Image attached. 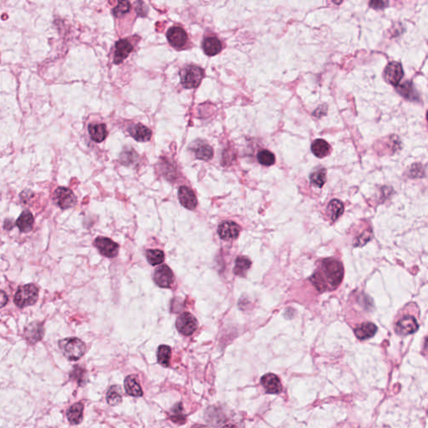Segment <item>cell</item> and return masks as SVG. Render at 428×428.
<instances>
[{
	"label": "cell",
	"mask_w": 428,
	"mask_h": 428,
	"mask_svg": "<svg viewBox=\"0 0 428 428\" xmlns=\"http://www.w3.org/2000/svg\"><path fill=\"white\" fill-rule=\"evenodd\" d=\"M168 42L176 49H181L185 46L189 40L186 31L179 26H173L168 29L167 34Z\"/></svg>",
	"instance_id": "obj_9"
},
{
	"label": "cell",
	"mask_w": 428,
	"mask_h": 428,
	"mask_svg": "<svg viewBox=\"0 0 428 428\" xmlns=\"http://www.w3.org/2000/svg\"><path fill=\"white\" fill-rule=\"evenodd\" d=\"M310 182L312 185L316 188H322L326 182V170L325 168H320L319 170L315 171L310 176Z\"/></svg>",
	"instance_id": "obj_34"
},
{
	"label": "cell",
	"mask_w": 428,
	"mask_h": 428,
	"mask_svg": "<svg viewBox=\"0 0 428 428\" xmlns=\"http://www.w3.org/2000/svg\"><path fill=\"white\" fill-rule=\"evenodd\" d=\"M372 237H373V232L372 229L366 230L362 234L356 237V239L354 241V246L361 247L365 245L366 243L372 240Z\"/></svg>",
	"instance_id": "obj_37"
},
{
	"label": "cell",
	"mask_w": 428,
	"mask_h": 428,
	"mask_svg": "<svg viewBox=\"0 0 428 428\" xmlns=\"http://www.w3.org/2000/svg\"><path fill=\"white\" fill-rule=\"evenodd\" d=\"M217 233L222 240L230 241L236 239L240 233V227L232 221H224L218 226Z\"/></svg>",
	"instance_id": "obj_12"
},
{
	"label": "cell",
	"mask_w": 428,
	"mask_h": 428,
	"mask_svg": "<svg viewBox=\"0 0 428 428\" xmlns=\"http://www.w3.org/2000/svg\"><path fill=\"white\" fill-rule=\"evenodd\" d=\"M133 50V46L127 39H120L116 42L114 53V63L119 65L124 61Z\"/></svg>",
	"instance_id": "obj_14"
},
{
	"label": "cell",
	"mask_w": 428,
	"mask_h": 428,
	"mask_svg": "<svg viewBox=\"0 0 428 428\" xmlns=\"http://www.w3.org/2000/svg\"><path fill=\"white\" fill-rule=\"evenodd\" d=\"M178 199L181 204L189 210H194L198 205L196 195L189 187L182 186L178 189Z\"/></svg>",
	"instance_id": "obj_16"
},
{
	"label": "cell",
	"mask_w": 428,
	"mask_h": 428,
	"mask_svg": "<svg viewBox=\"0 0 428 428\" xmlns=\"http://www.w3.org/2000/svg\"><path fill=\"white\" fill-rule=\"evenodd\" d=\"M89 133L92 141L102 142L107 137V130L105 124H92L89 126Z\"/></svg>",
	"instance_id": "obj_24"
},
{
	"label": "cell",
	"mask_w": 428,
	"mask_h": 428,
	"mask_svg": "<svg viewBox=\"0 0 428 428\" xmlns=\"http://www.w3.org/2000/svg\"><path fill=\"white\" fill-rule=\"evenodd\" d=\"M192 428H208L205 426L203 425H194Z\"/></svg>",
	"instance_id": "obj_43"
},
{
	"label": "cell",
	"mask_w": 428,
	"mask_h": 428,
	"mask_svg": "<svg viewBox=\"0 0 428 428\" xmlns=\"http://www.w3.org/2000/svg\"><path fill=\"white\" fill-rule=\"evenodd\" d=\"M204 51L209 56H214L222 51V44L216 37H208L203 44Z\"/></svg>",
	"instance_id": "obj_21"
},
{
	"label": "cell",
	"mask_w": 428,
	"mask_h": 428,
	"mask_svg": "<svg viewBox=\"0 0 428 428\" xmlns=\"http://www.w3.org/2000/svg\"><path fill=\"white\" fill-rule=\"evenodd\" d=\"M190 149L199 160H211L214 157V149L210 145L202 140H197L190 145Z\"/></svg>",
	"instance_id": "obj_11"
},
{
	"label": "cell",
	"mask_w": 428,
	"mask_h": 428,
	"mask_svg": "<svg viewBox=\"0 0 428 428\" xmlns=\"http://www.w3.org/2000/svg\"><path fill=\"white\" fill-rule=\"evenodd\" d=\"M222 428H234V427L231 424H227V425L223 426Z\"/></svg>",
	"instance_id": "obj_44"
},
{
	"label": "cell",
	"mask_w": 428,
	"mask_h": 428,
	"mask_svg": "<svg viewBox=\"0 0 428 428\" xmlns=\"http://www.w3.org/2000/svg\"><path fill=\"white\" fill-rule=\"evenodd\" d=\"M39 298V289L34 284H28L18 287L14 295V304L20 309L28 307L36 303Z\"/></svg>",
	"instance_id": "obj_3"
},
{
	"label": "cell",
	"mask_w": 428,
	"mask_h": 428,
	"mask_svg": "<svg viewBox=\"0 0 428 428\" xmlns=\"http://www.w3.org/2000/svg\"><path fill=\"white\" fill-rule=\"evenodd\" d=\"M94 245L98 249L101 255L106 258H115L118 254V244L108 237H96L94 241Z\"/></svg>",
	"instance_id": "obj_7"
},
{
	"label": "cell",
	"mask_w": 428,
	"mask_h": 428,
	"mask_svg": "<svg viewBox=\"0 0 428 428\" xmlns=\"http://www.w3.org/2000/svg\"><path fill=\"white\" fill-rule=\"evenodd\" d=\"M204 77V70L196 65H188L180 71L181 83L187 89L199 86Z\"/></svg>",
	"instance_id": "obj_4"
},
{
	"label": "cell",
	"mask_w": 428,
	"mask_h": 428,
	"mask_svg": "<svg viewBox=\"0 0 428 428\" xmlns=\"http://www.w3.org/2000/svg\"><path fill=\"white\" fill-rule=\"evenodd\" d=\"M59 347L69 361H78L85 353V345L80 339L71 337L59 341Z\"/></svg>",
	"instance_id": "obj_2"
},
{
	"label": "cell",
	"mask_w": 428,
	"mask_h": 428,
	"mask_svg": "<svg viewBox=\"0 0 428 428\" xmlns=\"http://www.w3.org/2000/svg\"><path fill=\"white\" fill-rule=\"evenodd\" d=\"M257 158H258V163H260L261 165L266 166V167L273 165L275 163V156L268 150L260 151L258 152Z\"/></svg>",
	"instance_id": "obj_35"
},
{
	"label": "cell",
	"mask_w": 428,
	"mask_h": 428,
	"mask_svg": "<svg viewBox=\"0 0 428 428\" xmlns=\"http://www.w3.org/2000/svg\"><path fill=\"white\" fill-rule=\"evenodd\" d=\"M176 327L180 334L189 336L193 335L198 329V321L192 314L183 313L177 319Z\"/></svg>",
	"instance_id": "obj_6"
},
{
	"label": "cell",
	"mask_w": 428,
	"mask_h": 428,
	"mask_svg": "<svg viewBox=\"0 0 428 428\" xmlns=\"http://www.w3.org/2000/svg\"><path fill=\"white\" fill-rule=\"evenodd\" d=\"M169 418L173 421V423H177L178 425H183L186 423L187 416L184 413L183 403H177L171 408Z\"/></svg>",
	"instance_id": "obj_26"
},
{
	"label": "cell",
	"mask_w": 428,
	"mask_h": 428,
	"mask_svg": "<svg viewBox=\"0 0 428 428\" xmlns=\"http://www.w3.org/2000/svg\"><path fill=\"white\" fill-rule=\"evenodd\" d=\"M8 298L4 292L0 290V309L5 306L8 304Z\"/></svg>",
	"instance_id": "obj_41"
},
{
	"label": "cell",
	"mask_w": 428,
	"mask_h": 428,
	"mask_svg": "<svg viewBox=\"0 0 428 428\" xmlns=\"http://www.w3.org/2000/svg\"><path fill=\"white\" fill-rule=\"evenodd\" d=\"M418 320H416L413 316H404L402 318L396 325V331L399 335H408L414 334L418 330Z\"/></svg>",
	"instance_id": "obj_15"
},
{
	"label": "cell",
	"mask_w": 428,
	"mask_h": 428,
	"mask_svg": "<svg viewBox=\"0 0 428 428\" xmlns=\"http://www.w3.org/2000/svg\"><path fill=\"white\" fill-rule=\"evenodd\" d=\"M128 132L137 142H148L152 137V131L142 124L133 125L129 127Z\"/></svg>",
	"instance_id": "obj_19"
},
{
	"label": "cell",
	"mask_w": 428,
	"mask_h": 428,
	"mask_svg": "<svg viewBox=\"0 0 428 428\" xmlns=\"http://www.w3.org/2000/svg\"><path fill=\"white\" fill-rule=\"evenodd\" d=\"M34 217L29 211H23L16 221V226L22 232H28L31 231L34 226Z\"/></svg>",
	"instance_id": "obj_22"
},
{
	"label": "cell",
	"mask_w": 428,
	"mask_h": 428,
	"mask_svg": "<svg viewBox=\"0 0 428 428\" xmlns=\"http://www.w3.org/2000/svg\"><path fill=\"white\" fill-rule=\"evenodd\" d=\"M410 176L413 178H423L424 176V170L423 165L421 164H414L411 168Z\"/></svg>",
	"instance_id": "obj_38"
},
{
	"label": "cell",
	"mask_w": 428,
	"mask_h": 428,
	"mask_svg": "<svg viewBox=\"0 0 428 428\" xmlns=\"http://www.w3.org/2000/svg\"><path fill=\"white\" fill-rule=\"evenodd\" d=\"M124 387L127 394L132 397H142L143 395V391L140 385L139 380L136 375H130L126 377Z\"/></svg>",
	"instance_id": "obj_18"
},
{
	"label": "cell",
	"mask_w": 428,
	"mask_h": 428,
	"mask_svg": "<svg viewBox=\"0 0 428 428\" xmlns=\"http://www.w3.org/2000/svg\"><path fill=\"white\" fill-rule=\"evenodd\" d=\"M251 264H252L251 261L247 257H243V256L237 257L235 261L233 272L237 276L244 277L247 271L250 268Z\"/></svg>",
	"instance_id": "obj_27"
},
{
	"label": "cell",
	"mask_w": 428,
	"mask_h": 428,
	"mask_svg": "<svg viewBox=\"0 0 428 428\" xmlns=\"http://www.w3.org/2000/svg\"><path fill=\"white\" fill-rule=\"evenodd\" d=\"M146 256L148 263L152 266H157L164 262V253L159 249H148Z\"/></svg>",
	"instance_id": "obj_32"
},
{
	"label": "cell",
	"mask_w": 428,
	"mask_h": 428,
	"mask_svg": "<svg viewBox=\"0 0 428 428\" xmlns=\"http://www.w3.org/2000/svg\"><path fill=\"white\" fill-rule=\"evenodd\" d=\"M311 151L315 157L319 158H325L330 154V146L325 140H315L311 145Z\"/></svg>",
	"instance_id": "obj_25"
},
{
	"label": "cell",
	"mask_w": 428,
	"mask_h": 428,
	"mask_svg": "<svg viewBox=\"0 0 428 428\" xmlns=\"http://www.w3.org/2000/svg\"><path fill=\"white\" fill-rule=\"evenodd\" d=\"M397 91L406 99L413 101L417 100V93L411 82H405L403 85H398Z\"/></svg>",
	"instance_id": "obj_33"
},
{
	"label": "cell",
	"mask_w": 428,
	"mask_h": 428,
	"mask_svg": "<svg viewBox=\"0 0 428 428\" xmlns=\"http://www.w3.org/2000/svg\"><path fill=\"white\" fill-rule=\"evenodd\" d=\"M377 325L372 322H366L361 324L360 326L355 330V334L359 340L365 341L367 339L372 338L377 333Z\"/></svg>",
	"instance_id": "obj_20"
},
{
	"label": "cell",
	"mask_w": 428,
	"mask_h": 428,
	"mask_svg": "<svg viewBox=\"0 0 428 428\" xmlns=\"http://www.w3.org/2000/svg\"><path fill=\"white\" fill-rule=\"evenodd\" d=\"M260 382L268 394H279L282 392L281 382L276 375L265 374L261 378Z\"/></svg>",
	"instance_id": "obj_17"
},
{
	"label": "cell",
	"mask_w": 428,
	"mask_h": 428,
	"mask_svg": "<svg viewBox=\"0 0 428 428\" xmlns=\"http://www.w3.org/2000/svg\"><path fill=\"white\" fill-rule=\"evenodd\" d=\"M326 113H327V106L324 105V106H320L319 108L316 109L313 112V116L318 117V118H320V117L325 116Z\"/></svg>",
	"instance_id": "obj_40"
},
{
	"label": "cell",
	"mask_w": 428,
	"mask_h": 428,
	"mask_svg": "<svg viewBox=\"0 0 428 428\" xmlns=\"http://www.w3.org/2000/svg\"><path fill=\"white\" fill-rule=\"evenodd\" d=\"M320 273L321 275H324L325 277L322 279L320 274L318 273V275L324 282L326 288L328 289V284L331 287V289H335L336 287L340 285L341 281H342V279H343V267L339 261L332 259V258H329V259H325V260L323 261L322 265H321V272H320Z\"/></svg>",
	"instance_id": "obj_1"
},
{
	"label": "cell",
	"mask_w": 428,
	"mask_h": 428,
	"mask_svg": "<svg viewBox=\"0 0 428 428\" xmlns=\"http://www.w3.org/2000/svg\"><path fill=\"white\" fill-rule=\"evenodd\" d=\"M24 338L26 341H28V343L30 345L39 342L41 341L43 336H44V327L42 323L34 321L29 324V325L25 328L24 330Z\"/></svg>",
	"instance_id": "obj_13"
},
{
	"label": "cell",
	"mask_w": 428,
	"mask_h": 428,
	"mask_svg": "<svg viewBox=\"0 0 428 428\" xmlns=\"http://www.w3.org/2000/svg\"><path fill=\"white\" fill-rule=\"evenodd\" d=\"M13 223L12 222V220L10 219H6L4 221V224H3V227H4V229L6 230H10L13 228Z\"/></svg>",
	"instance_id": "obj_42"
},
{
	"label": "cell",
	"mask_w": 428,
	"mask_h": 428,
	"mask_svg": "<svg viewBox=\"0 0 428 428\" xmlns=\"http://www.w3.org/2000/svg\"><path fill=\"white\" fill-rule=\"evenodd\" d=\"M106 401L110 406L118 405L122 402L121 389L118 386H112L110 387L106 394Z\"/></svg>",
	"instance_id": "obj_28"
},
{
	"label": "cell",
	"mask_w": 428,
	"mask_h": 428,
	"mask_svg": "<svg viewBox=\"0 0 428 428\" xmlns=\"http://www.w3.org/2000/svg\"><path fill=\"white\" fill-rule=\"evenodd\" d=\"M171 356H172V350L168 346H160L158 350V363L165 367H168L170 365Z\"/></svg>",
	"instance_id": "obj_29"
},
{
	"label": "cell",
	"mask_w": 428,
	"mask_h": 428,
	"mask_svg": "<svg viewBox=\"0 0 428 428\" xmlns=\"http://www.w3.org/2000/svg\"><path fill=\"white\" fill-rule=\"evenodd\" d=\"M53 201L57 206L65 210V209H71L73 207H75L77 203V199L70 189L60 187L54 191L53 194Z\"/></svg>",
	"instance_id": "obj_5"
},
{
	"label": "cell",
	"mask_w": 428,
	"mask_h": 428,
	"mask_svg": "<svg viewBox=\"0 0 428 428\" xmlns=\"http://www.w3.org/2000/svg\"><path fill=\"white\" fill-rule=\"evenodd\" d=\"M328 211L330 213L332 220H336L343 214V204L340 200L334 199L328 205Z\"/></svg>",
	"instance_id": "obj_31"
},
{
	"label": "cell",
	"mask_w": 428,
	"mask_h": 428,
	"mask_svg": "<svg viewBox=\"0 0 428 428\" xmlns=\"http://www.w3.org/2000/svg\"><path fill=\"white\" fill-rule=\"evenodd\" d=\"M404 75L403 66L399 62L392 61L387 65L384 70L385 80L391 85L397 86Z\"/></svg>",
	"instance_id": "obj_10"
},
{
	"label": "cell",
	"mask_w": 428,
	"mask_h": 428,
	"mask_svg": "<svg viewBox=\"0 0 428 428\" xmlns=\"http://www.w3.org/2000/svg\"><path fill=\"white\" fill-rule=\"evenodd\" d=\"M154 281L161 288H171L174 281V275L173 271L168 265H161L158 267L154 273Z\"/></svg>",
	"instance_id": "obj_8"
},
{
	"label": "cell",
	"mask_w": 428,
	"mask_h": 428,
	"mask_svg": "<svg viewBox=\"0 0 428 428\" xmlns=\"http://www.w3.org/2000/svg\"><path fill=\"white\" fill-rule=\"evenodd\" d=\"M70 378L74 382H77L80 387H83L86 383V371L80 366H74L70 372Z\"/></svg>",
	"instance_id": "obj_30"
},
{
	"label": "cell",
	"mask_w": 428,
	"mask_h": 428,
	"mask_svg": "<svg viewBox=\"0 0 428 428\" xmlns=\"http://www.w3.org/2000/svg\"><path fill=\"white\" fill-rule=\"evenodd\" d=\"M131 9V3L128 1H119L118 4L114 8L113 13L116 17H121L128 13Z\"/></svg>",
	"instance_id": "obj_36"
},
{
	"label": "cell",
	"mask_w": 428,
	"mask_h": 428,
	"mask_svg": "<svg viewBox=\"0 0 428 428\" xmlns=\"http://www.w3.org/2000/svg\"><path fill=\"white\" fill-rule=\"evenodd\" d=\"M83 412H84V406L82 403H75L68 409L67 419L72 425H78L83 420Z\"/></svg>",
	"instance_id": "obj_23"
},
{
	"label": "cell",
	"mask_w": 428,
	"mask_h": 428,
	"mask_svg": "<svg viewBox=\"0 0 428 428\" xmlns=\"http://www.w3.org/2000/svg\"><path fill=\"white\" fill-rule=\"evenodd\" d=\"M388 4H389V3L387 1H378V0H376V1H371L370 2V6L372 8H376V9H381V8H386V7L388 6Z\"/></svg>",
	"instance_id": "obj_39"
}]
</instances>
